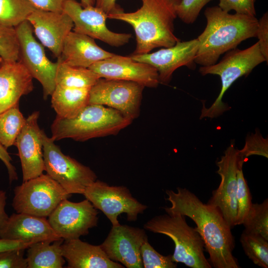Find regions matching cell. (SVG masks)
Returning a JSON list of instances; mask_svg holds the SVG:
<instances>
[{"label": "cell", "instance_id": "cell-6", "mask_svg": "<svg viewBox=\"0 0 268 268\" xmlns=\"http://www.w3.org/2000/svg\"><path fill=\"white\" fill-rule=\"evenodd\" d=\"M264 62L266 60L257 42L244 50L235 48L228 51L217 63L200 67L199 72L201 75H218L221 81L218 96L209 107H202L200 119L216 118L227 111L229 107L222 100L225 92L237 79L247 75L256 66Z\"/></svg>", "mask_w": 268, "mask_h": 268}, {"label": "cell", "instance_id": "cell-3", "mask_svg": "<svg viewBox=\"0 0 268 268\" xmlns=\"http://www.w3.org/2000/svg\"><path fill=\"white\" fill-rule=\"evenodd\" d=\"M142 5L133 12L109 14L107 18L123 21L135 32L136 46L133 54L150 53L154 49L167 48L180 40L174 34V20L181 0H141Z\"/></svg>", "mask_w": 268, "mask_h": 268}, {"label": "cell", "instance_id": "cell-18", "mask_svg": "<svg viewBox=\"0 0 268 268\" xmlns=\"http://www.w3.org/2000/svg\"><path fill=\"white\" fill-rule=\"evenodd\" d=\"M100 78L137 82L148 87H156L159 82L157 70L151 66L133 60L131 57L115 54L89 67Z\"/></svg>", "mask_w": 268, "mask_h": 268}, {"label": "cell", "instance_id": "cell-17", "mask_svg": "<svg viewBox=\"0 0 268 268\" xmlns=\"http://www.w3.org/2000/svg\"><path fill=\"white\" fill-rule=\"evenodd\" d=\"M39 115V112L36 111L26 118L14 143L20 160L23 182L36 178L45 171L42 130L38 125Z\"/></svg>", "mask_w": 268, "mask_h": 268}, {"label": "cell", "instance_id": "cell-43", "mask_svg": "<svg viewBox=\"0 0 268 268\" xmlns=\"http://www.w3.org/2000/svg\"><path fill=\"white\" fill-rule=\"evenodd\" d=\"M6 199V192L0 190V229L3 226L9 217L5 210Z\"/></svg>", "mask_w": 268, "mask_h": 268}, {"label": "cell", "instance_id": "cell-29", "mask_svg": "<svg viewBox=\"0 0 268 268\" xmlns=\"http://www.w3.org/2000/svg\"><path fill=\"white\" fill-rule=\"evenodd\" d=\"M240 242L245 254L257 266L268 268V240L260 235L243 231Z\"/></svg>", "mask_w": 268, "mask_h": 268}, {"label": "cell", "instance_id": "cell-5", "mask_svg": "<svg viewBox=\"0 0 268 268\" xmlns=\"http://www.w3.org/2000/svg\"><path fill=\"white\" fill-rule=\"evenodd\" d=\"M144 228L155 233L163 234L175 244L173 261L191 268H211L204 256V243L196 227L190 226L186 216L166 212L156 215L144 225Z\"/></svg>", "mask_w": 268, "mask_h": 268}, {"label": "cell", "instance_id": "cell-36", "mask_svg": "<svg viewBox=\"0 0 268 268\" xmlns=\"http://www.w3.org/2000/svg\"><path fill=\"white\" fill-rule=\"evenodd\" d=\"M25 249H14L0 252V268H27Z\"/></svg>", "mask_w": 268, "mask_h": 268}, {"label": "cell", "instance_id": "cell-23", "mask_svg": "<svg viewBox=\"0 0 268 268\" xmlns=\"http://www.w3.org/2000/svg\"><path fill=\"white\" fill-rule=\"evenodd\" d=\"M62 252L68 268H124L109 259L100 245H91L79 238L64 240Z\"/></svg>", "mask_w": 268, "mask_h": 268}, {"label": "cell", "instance_id": "cell-21", "mask_svg": "<svg viewBox=\"0 0 268 268\" xmlns=\"http://www.w3.org/2000/svg\"><path fill=\"white\" fill-rule=\"evenodd\" d=\"M33 77L19 60L0 58V113L19 104L34 89Z\"/></svg>", "mask_w": 268, "mask_h": 268}, {"label": "cell", "instance_id": "cell-24", "mask_svg": "<svg viewBox=\"0 0 268 268\" xmlns=\"http://www.w3.org/2000/svg\"><path fill=\"white\" fill-rule=\"evenodd\" d=\"M90 89L56 85L51 96L52 107L57 116L63 119H71L77 115L89 104Z\"/></svg>", "mask_w": 268, "mask_h": 268}, {"label": "cell", "instance_id": "cell-13", "mask_svg": "<svg viewBox=\"0 0 268 268\" xmlns=\"http://www.w3.org/2000/svg\"><path fill=\"white\" fill-rule=\"evenodd\" d=\"M99 211L87 199L72 202L63 200L48 216V222L56 233L66 240L79 238L97 226Z\"/></svg>", "mask_w": 268, "mask_h": 268}, {"label": "cell", "instance_id": "cell-2", "mask_svg": "<svg viewBox=\"0 0 268 268\" xmlns=\"http://www.w3.org/2000/svg\"><path fill=\"white\" fill-rule=\"evenodd\" d=\"M204 14L206 25L197 38L199 46L195 59L201 66L215 64L222 54L256 37L258 20L255 16L230 14L218 6L206 8Z\"/></svg>", "mask_w": 268, "mask_h": 268}, {"label": "cell", "instance_id": "cell-32", "mask_svg": "<svg viewBox=\"0 0 268 268\" xmlns=\"http://www.w3.org/2000/svg\"><path fill=\"white\" fill-rule=\"evenodd\" d=\"M19 53V45L15 27L0 24V58L18 61Z\"/></svg>", "mask_w": 268, "mask_h": 268}, {"label": "cell", "instance_id": "cell-26", "mask_svg": "<svg viewBox=\"0 0 268 268\" xmlns=\"http://www.w3.org/2000/svg\"><path fill=\"white\" fill-rule=\"evenodd\" d=\"M56 85L72 88H90L100 78L89 68L70 66L57 58Z\"/></svg>", "mask_w": 268, "mask_h": 268}, {"label": "cell", "instance_id": "cell-40", "mask_svg": "<svg viewBox=\"0 0 268 268\" xmlns=\"http://www.w3.org/2000/svg\"><path fill=\"white\" fill-rule=\"evenodd\" d=\"M6 149L0 143V159L3 162L7 169L9 181L11 183L12 181L17 180L18 177L16 169L11 164L12 159Z\"/></svg>", "mask_w": 268, "mask_h": 268}, {"label": "cell", "instance_id": "cell-19", "mask_svg": "<svg viewBox=\"0 0 268 268\" xmlns=\"http://www.w3.org/2000/svg\"><path fill=\"white\" fill-rule=\"evenodd\" d=\"M27 20L42 45L56 57H60L65 39L73 27L70 17L63 11L55 12L35 8Z\"/></svg>", "mask_w": 268, "mask_h": 268}, {"label": "cell", "instance_id": "cell-10", "mask_svg": "<svg viewBox=\"0 0 268 268\" xmlns=\"http://www.w3.org/2000/svg\"><path fill=\"white\" fill-rule=\"evenodd\" d=\"M19 45L18 60L33 78L42 85L43 98L51 96L56 86L55 77L58 62L51 61L46 56L43 46L33 35V28L28 20L15 27Z\"/></svg>", "mask_w": 268, "mask_h": 268}, {"label": "cell", "instance_id": "cell-4", "mask_svg": "<svg viewBox=\"0 0 268 268\" xmlns=\"http://www.w3.org/2000/svg\"><path fill=\"white\" fill-rule=\"evenodd\" d=\"M133 120L103 105L88 104L75 117H56L51 126L54 140L70 138L78 141L118 134Z\"/></svg>", "mask_w": 268, "mask_h": 268}, {"label": "cell", "instance_id": "cell-30", "mask_svg": "<svg viewBox=\"0 0 268 268\" xmlns=\"http://www.w3.org/2000/svg\"><path fill=\"white\" fill-rule=\"evenodd\" d=\"M242 224L244 231L260 235L268 240V199L252 203Z\"/></svg>", "mask_w": 268, "mask_h": 268}, {"label": "cell", "instance_id": "cell-27", "mask_svg": "<svg viewBox=\"0 0 268 268\" xmlns=\"http://www.w3.org/2000/svg\"><path fill=\"white\" fill-rule=\"evenodd\" d=\"M26 121L17 104L0 113V143L5 148L14 145Z\"/></svg>", "mask_w": 268, "mask_h": 268}, {"label": "cell", "instance_id": "cell-37", "mask_svg": "<svg viewBox=\"0 0 268 268\" xmlns=\"http://www.w3.org/2000/svg\"><path fill=\"white\" fill-rule=\"evenodd\" d=\"M255 1L256 0H219L218 6L226 12L234 10L236 13L255 16Z\"/></svg>", "mask_w": 268, "mask_h": 268}, {"label": "cell", "instance_id": "cell-25", "mask_svg": "<svg viewBox=\"0 0 268 268\" xmlns=\"http://www.w3.org/2000/svg\"><path fill=\"white\" fill-rule=\"evenodd\" d=\"M64 239L42 241L31 244L27 249V268H62L66 260L62 254Z\"/></svg>", "mask_w": 268, "mask_h": 268}, {"label": "cell", "instance_id": "cell-16", "mask_svg": "<svg viewBox=\"0 0 268 268\" xmlns=\"http://www.w3.org/2000/svg\"><path fill=\"white\" fill-rule=\"evenodd\" d=\"M199 46L197 38L186 41L179 40L171 47L151 53L132 54L130 57L135 61L154 67L158 72L160 83L167 84L178 68L186 66L194 68Z\"/></svg>", "mask_w": 268, "mask_h": 268}, {"label": "cell", "instance_id": "cell-33", "mask_svg": "<svg viewBox=\"0 0 268 268\" xmlns=\"http://www.w3.org/2000/svg\"><path fill=\"white\" fill-rule=\"evenodd\" d=\"M140 255L144 268H176L177 263L172 256H163L157 252L149 243L148 239L142 244Z\"/></svg>", "mask_w": 268, "mask_h": 268}, {"label": "cell", "instance_id": "cell-1", "mask_svg": "<svg viewBox=\"0 0 268 268\" xmlns=\"http://www.w3.org/2000/svg\"><path fill=\"white\" fill-rule=\"evenodd\" d=\"M165 199L171 203L163 207L166 212L188 216L196 223L197 230L204 243L211 266L215 268H239L233 255L234 237L222 213L216 207L203 203L195 194L186 188L177 192L166 190Z\"/></svg>", "mask_w": 268, "mask_h": 268}, {"label": "cell", "instance_id": "cell-39", "mask_svg": "<svg viewBox=\"0 0 268 268\" xmlns=\"http://www.w3.org/2000/svg\"><path fill=\"white\" fill-rule=\"evenodd\" d=\"M66 0H29L35 8L55 11L62 12L63 5Z\"/></svg>", "mask_w": 268, "mask_h": 268}, {"label": "cell", "instance_id": "cell-28", "mask_svg": "<svg viewBox=\"0 0 268 268\" xmlns=\"http://www.w3.org/2000/svg\"><path fill=\"white\" fill-rule=\"evenodd\" d=\"M35 9L29 0H0V24L15 27Z\"/></svg>", "mask_w": 268, "mask_h": 268}, {"label": "cell", "instance_id": "cell-14", "mask_svg": "<svg viewBox=\"0 0 268 268\" xmlns=\"http://www.w3.org/2000/svg\"><path fill=\"white\" fill-rule=\"evenodd\" d=\"M63 11L71 19L72 31L111 46H123L132 38L131 34L116 33L109 29L106 24L107 14L95 5L83 7L76 0H66Z\"/></svg>", "mask_w": 268, "mask_h": 268}, {"label": "cell", "instance_id": "cell-9", "mask_svg": "<svg viewBox=\"0 0 268 268\" xmlns=\"http://www.w3.org/2000/svg\"><path fill=\"white\" fill-rule=\"evenodd\" d=\"M83 195L103 212L112 226L120 224L118 217L121 214L126 213L128 221H134L147 208L133 197L126 187L111 186L98 180L89 186Z\"/></svg>", "mask_w": 268, "mask_h": 268}, {"label": "cell", "instance_id": "cell-20", "mask_svg": "<svg viewBox=\"0 0 268 268\" xmlns=\"http://www.w3.org/2000/svg\"><path fill=\"white\" fill-rule=\"evenodd\" d=\"M0 238L34 243L61 239L46 217L28 214H12L0 229Z\"/></svg>", "mask_w": 268, "mask_h": 268}, {"label": "cell", "instance_id": "cell-44", "mask_svg": "<svg viewBox=\"0 0 268 268\" xmlns=\"http://www.w3.org/2000/svg\"><path fill=\"white\" fill-rule=\"evenodd\" d=\"M96 0H80V3L83 7L88 6H94L95 4Z\"/></svg>", "mask_w": 268, "mask_h": 268}, {"label": "cell", "instance_id": "cell-31", "mask_svg": "<svg viewBox=\"0 0 268 268\" xmlns=\"http://www.w3.org/2000/svg\"><path fill=\"white\" fill-rule=\"evenodd\" d=\"M243 165L239 167L237 175V190L236 201L237 215L236 225L242 224L252 206V196L247 181L244 176L242 170Z\"/></svg>", "mask_w": 268, "mask_h": 268}, {"label": "cell", "instance_id": "cell-34", "mask_svg": "<svg viewBox=\"0 0 268 268\" xmlns=\"http://www.w3.org/2000/svg\"><path fill=\"white\" fill-rule=\"evenodd\" d=\"M239 151L245 159L253 155L268 158V139L264 138L260 132L256 130L255 134H252L246 137L244 146Z\"/></svg>", "mask_w": 268, "mask_h": 268}, {"label": "cell", "instance_id": "cell-12", "mask_svg": "<svg viewBox=\"0 0 268 268\" xmlns=\"http://www.w3.org/2000/svg\"><path fill=\"white\" fill-rule=\"evenodd\" d=\"M245 160L233 144L227 148L224 155L216 162L217 173L221 177L220 184L212 192V196L207 202L220 210L231 228L236 225L237 221V172Z\"/></svg>", "mask_w": 268, "mask_h": 268}, {"label": "cell", "instance_id": "cell-22", "mask_svg": "<svg viewBox=\"0 0 268 268\" xmlns=\"http://www.w3.org/2000/svg\"><path fill=\"white\" fill-rule=\"evenodd\" d=\"M115 55L100 47L94 39L72 30L65 39L60 58L70 66L89 68Z\"/></svg>", "mask_w": 268, "mask_h": 268}, {"label": "cell", "instance_id": "cell-42", "mask_svg": "<svg viewBox=\"0 0 268 268\" xmlns=\"http://www.w3.org/2000/svg\"><path fill=\"white\" fill-rule=\"evenodd\" d=\"M33 243L0 238V252L14 249H27Z\"/></svg>", "mask_w": 268, "mask_h": 268}, {"label": "cell", "instance_id": "cell-11", "mask_svg": "<svg viewBox=\"0 0 268 268\" xmlns=\"http://www.w3.org/2000/svg\"><path fill=\"white\" fill-rule=\"evenodd\" d=\"M144 87L133 81L100 78L90 89L89 104L112 108L133 120L139 116Z\"/></svg>", "mask_w": 268, "mask_h": 268}, {"label": "cell", "instance_id": "cell-41", "mask_svg": "<svg viewBox=\"0 0 268 268\" xmlns=\"http://www.w3.org/2000/svg\"><path fill=\"white\" fill-rule=\"evenodd\" d=\"M95 6L104 11L107 15L123 11L116 4V0H96Z\"/></svg>", "mask_w": 268, "mask_h": 268}, {"label": "cell", "instance_id": "cell-38", "mask_svg": "<svg viewBox=\"0 0 268 268\" xmlns=\"http://www.w3.org/2000/svg\"><path fill=\"white\" fill-rule=\"evenodd\" d=\"M256 37L258 38V43L260 51L264 57L266 62H268V12L263 14L258 20V26Z\"/></svg>", "mask_w": 268, "mask_h": 268}, {"label": "cell", "instance_id": "cell-7", "mask_svg": "<svg viewBox=\"0 0 268 268\" xmlns=\"http://www.w3.org/2000/svg\"><path fill=\"white\" fill-rule=\"evenodd\" d=\"M71 195L47 174H42L14 188L12 205L16 213L46 218Z\"/></svg>", "mask_w": 268, "mask_h": 268}, {"label": "cell", "instance_id": "cell-15", "mask_svg": "<svg viewBox=\"0 0 268 268\" xmlns=\"http://www.w3.org/2000/svg\"><path fill=\"white\" fill-rule=\"evenodd\" d=\"M147 239L144 229L120 224L112 227L100 246L111 260L127 268H143L140 248Z\"/></svg>", "mask_w": 268, "mask_h": 268}, {"label": "cell", "instance_id": "cell-8", "mask_svg": "<svg viewBox=\"0 0 268 268\" xmlns=\"http://www.w3.org/2000/svg\"><path fill=\"white\" fill-rule=\"evenodd\" d=\"M45 171L68 194L83 195L85 189L97 180L89 167L64 154L51 137L42 130Z\"/></svg>", "mask_w": 268, "mask_h": 268}, {"label": "cell", "instance_id": "cell-35", "mask_svg": "<svg viewBox=\"0 0 268 268\" xmlns=\"http://www.w3.org/2000/svg\"><path fill=\"white\" fill-rule=\"evenodd\" d=\"M212 0H181L177 6V16L186 24L193 23L202 8Z\"/></svg>", "mask_w": 268, "mask_h": 268}]
</instances>
